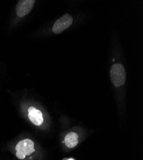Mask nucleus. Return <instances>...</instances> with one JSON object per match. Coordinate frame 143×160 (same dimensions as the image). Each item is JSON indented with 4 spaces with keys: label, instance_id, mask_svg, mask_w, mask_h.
<instances>
[{
    "label": "nucleus",
    "instance_id": "nucleus-4",
    "mask_svg": "<svg viewBox=\"0 0 143 160\" xmlns=\"http://www.w3.org/2000/svg\"><path fill=\"white\" fill-rule=\"evenodd\" d=\"M35 2V0H21V1H19L16 8L17 15L20 18L28 15L32 10Z\"/></svg>",
    "mask_w": 143,
    "mask_h": 160
},
{
    "label": "nucleus",
    "instance_id": "nucleus-1",
    "mask_svg": "<svg viewBox=\"0 0 143 160\" xmlns=\"http://www.w3.org/2000/svg\"><path fill=\"white\" fill-rule=\"evenodd\" d=\"M110 79L112 84L119 87L125 84L126 82V71L123 65L114 64L110 69Z\"/></svg>",
    "mask_w": 143,
    "mask_h": 160
},
{
    "label": "nucleus",
    "instance_id": "nucleus-5",
    "mask_svg": "<svg viewBox=\"0 0 143 160\" xmlns=\"http://www.w3.org/2000/svg\"><path fill=\"white\" fill-rule=\"evenodd\" d=\"M28 118L30 121L36 126H41L44 122V118L42 112L33 106H31L28 110Z\"/></svg>",
    "mask_w": 143,
    "mask_h": 160
},
{
    "label": "nucleus",
    "instance_id": "nucleus-2",
    "mask_svg": "<svg viewBox=\"0 0 143 160\" xmlns=\"http://www.w3.org/2000/svg\"><path fill=\"white\" fill-rule=\"evenodd\" d=\"M16 156L20 159H24L26 156L35 152L34 142L30 139L21 140L16 146Z\"/></svg>",
    "mask_w": 143,
    "mask_h": 160
},
{
    "label": "nucleus",
    "instance_id": "nucleus-6",
    "mask_svg": "<svg viewBox=\"0 0 143 160\" xmlns=\"http://www.w3.org/2000/svg\"><path fill=\"white\" fill-rule=\"evenodd\" d=\"M64 142L68 148L72 149L79 143V135L74 132H70L65 137Z\"/></svg>",
    "mask_w": 143,
    "mask_h": 160
},
{
    "label": "nucleus",
    "instance_id": "nucleus-3",
    "mask_svg": "<svg viewBox=\"0 0 143 160\" xmlns=\"http://www.w3.org/2000/svg\"><path fill=\"white\" fill-rule=\"evenodd\" d=\"M73 17L69 14L64 15L57 19L53 26L52 31L55 34L62 33L64 30L69 28L73 23Z\"/></svg>",
    "mask_w": 143,
    "mask_h": 160
},
{
    "label": "nucleus",
    "instance_id": "nucleus-7",
    "mask_svg": "<svg viewBox=\"0 0 143 160\" xmlns=\"http://www.w3.org/2000/svg\"><path fill=\"white\" fill-rule=\"evenodd\" d=\"M68 160H74V159H71V158H70V159H69Z\"/></svg>",
    "mask_w": 143,
    "mask_h": 160
}]
</instances>
